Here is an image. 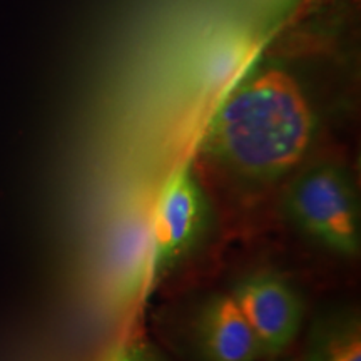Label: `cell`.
Masks as SVG:
<instances>
[{"instance_id": "obj_1", "label": "cell", "mask_w": 361, "mask_h": 361, "mask_svg": "<svg viewBox=\"0 0 361 361\" xmlns=\"http://www.w3.org/2000/svg\"><path fill=\"white\" fill-rule=\"evenodd\" d=\"M316 116L295 75L268 67L241 80L211 121L204 154L239 183L269 186L313 146Z\"/></svg>"}, {"instance_id": "obj_2", "label": "cell", "mask_w": 361, "mask_h": 361, "mask_svg": "<svg viewBox=\"0 0 361 361\" xmlns=\"http://www.w3.org/2000/svg\"><path fill=\"white\" fill-rule=\"evenodd\" d=\"M288 218L306 236L336 255L355 258L361 250V213L351 176L323 162L288 184L283 197Z\"/></svg>"}, {"instance_id": "obj_3", "label": "cell", "mask_w": 361, "mask_h": 361, "mask_svg": "<svg viewBox=\"0 0 361 361\" xmlns=\"http://www.w3.org/2000/svg\"><path fill=\"white\" fill-rule=\"evenodd\" d=\"M207 224V200L201 180L186 162L162 186L152 214L151 250L156 273L186 256Z\"/></svg>"}, {"instance_id": "obj_4", "label": "cell", "mask_w": 361, "mask_h": 361, "mask_svg": "<svg viewBox=\"0 0 361 361\" xmlns=\"http://www.w3.org/2000/svg\"><path fill=\"white\" fill-rule=\"evenodd\" d=\"M229 295L258 338L264 358L288 350L303 324V301L295 288L273 271H256L238 279Z\"/></svg>"}, {"instance_id": "obj_5", "label": "cell", "mask_w": 361, "mask_h": 361, "mask_svg": "<svg viewBox=\"0 0 361 361\" xmlns=\"http://www.w3.org/2000/svg\"><path fill=\"white\" fill-rule=\"evenodd\" d=\"M196 348L201 361H259L263 350L250 323L229 293L211 298L196 323Z\"/></svg>"}, {"instance_id": "obj_6", "label": "cell", "mask_w": 361, "mask_h": 361, "mask_svg": "<svg viewBox=\"0 0 361 361\" xmlns=\"http://www.w3.org/2000/svg\"><path fill=\"white\" fill-rule=\"evenodd\" d=\"M303 361H361L360 314L336 311L313 322Z\"/></svg>"}, {"instance_id": "obj_7", "label": "cell", "mask_w": 361, "mask_h": 361, "mask_svg": "<svg viewBox=\"0 0 361 361\" xmlns=\"http://www.w3.org/2000/svg\"><path fill=\"white\" fill-rule=\"evenodd\" d=\"M107 361H168L159 350L147 341L135 340L117 348Z\"/></svg>"}]
</instances>
